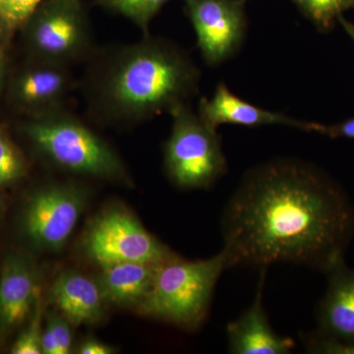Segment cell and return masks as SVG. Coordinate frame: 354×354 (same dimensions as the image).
<instances>
[{"instance_id": "2", "label": "cell", "mask_w": 354, "mask_h": 354, "mask_svg": "<svg viewBox=\"0 0 354 354\" xmlns=\"http://www.w3.org/2000/svg\"><path fill=\"white\" fill-rule=\"evenodd\" d=\"M200 76L178 46L148 35L100 55L88 70L85 95L97 120L136 124L189 102L198 94Z\"/></svg>"}, {"instance_id": "21", "label": "cell", "mask_w": 354, "mask_h": 354, "mask_svg": "<svg viewBox=\"0 0 354 354\" xmlns=\"http://www.w3.org/2000/svg\"><path fill=\"white\" fill-rule=\"evenodd\" d=\"M44 0H0V24L6 29L24 25Z\"/></svg>"}, {"instance_id": "12", "label": "cell", "mask_w": 354, "mask_h": 354, "mask_svg": "<svg viewBox=\"0 0 354 354\" xmlns=\"http://www.w3.org/2000/svg\"><path fill=\"white\" fill-rule=\"evenodd\" d=\"M329 283L317 309L319 337L354 344V269L344 259L327 272Z\"/></svg>"}, {"instance_id": "7", "label": "cell", "mask_w": 354, "mask_h": 354, "mask_svg": "<svg viewBox=\"0 0 354 354\" xmlns=\"http://www.w3.org/2000/svg\"><path fill=\"white\" fill-rule=\"evenodd\" d=\"M82 248L99 267L123 262L157 264L176 255L120 207H111L95 216L84 234Z\"/></svg>"}, {"instance_id": "19", "label": "cell", "mask_w": 354, "mask_h": 354, "mask_svg": "<svg viewBox=\"0 0 354 354\" xmlns=\"http://www.w3.org/2000/svg\"><path fill=\"white\" fill-rule=\"evenodd\" d=\"M26 162L19 150L0 129V187L10 185L26 174Z\"/></svg>"}, {"instance_id": "23", "label": "cell", "mask_w": 354, "mask_h": 354, "mask_svg": "<svg viewBox=\"0 0 354 354\" xmlns=\"http://www.w3.org/2000/svg\"><path fill=\"white\" fill-rule=\"evenodd\" d=\"M307 353L317 354H354V344H342L324 339L316 334L305 339Z\"/></svg>"}, {"instance_id": "6", "label": "cell", "mask_w": 354, "mask_h": 354, "mask_svg": "<svg viewBox=\"0 0 354 354\" xmlns=\"http://www.w3.org/2000/svg\"><path fill=\"white\" fill-rule=\"evenodd\" d=\"M24 25L35 60L68 66L92 50V32L80 0H44Z\"/></svg>"}, {"instance_id": "10", "label": "cell", "mask_w": 354, "mask_h": 354, "mask_svg": "<svg viewBox=\"0 0 354 354\" xmlns=\"http://www.w3.org/2000/svg\"><path fill=\"white\" fill-rule=\"evenodd\" d=\"M35 62L36 64L18 74L11 87L15 104L30 111L32 116L62 109L73 84L68 66Z\"/></svg>"}, {"instance_id": "13", "label": "cell", "mask_w": 354, "mask_h": 354, "mask_svg": "<svg viewBox=\"0 0 354 354\" xmlns=\"http://www.w3.org/2000/svg\"><path fill=\"white\" fill-rule=\"evenodd\" d=\"M266 268H262L253 304L237 320L227 326L228 351L234 354H286L295 348L290 337L277 334L263 306Z\"/></svg>"}, {"instance_id": "26", "label": "cell", "mask_w": 354, "mask_h": 354, "mask_svg": "<svg viewBox=\"0 0 354 354\" xmlns=\"http://www.w3.org/2000/svg\"><path fill=\"white\" fill-rule=\"evenodd\" d=\"M41 348L43 354H60L57 339L48 325L41 333Z\"/></svg>"}, {"instance_id": "29", "label": "cell", "mask_w": 354, "mask_h": 354, "mask_svg": "<svg viewBox=\"0 0 354 354\" xmlns=\"http://www.w3.org/2000/svg\"><path fill=\"white\" fill-rule=\"evenodd\" d=\"M1 204H2L1 197H0V211H1Z\"/></svg>"}, {"instance_id": "20", "label": "cell", "mask_w": 354, "mask_h": 354, "mask_svg": "<svg viewBox=\"0 0 354 354\" xmlns=\"http://www.w3.org/2000/svg\"><path fill=\"white\" fill-rule=\"evenodd\" d=\"M41 321H43V299L41 290L38 291L34 307H32L31 320L29 326L18 337L11 348L13 354H43L41 348Z\"/></svg>"}, {"instance_id": "1", "label": "cell", "mask_w": 354, "mask_h": 354, "mask_svg": "<svg viewBox=\"0 0 354 354\" xmlns=\"http://www.w3.org/2000/svg\"><path fill=\"white\" fill-rule=\"evenodd\" d=\"M228 267L295 263L327 274L344 259L354 208L316 165L283 158L246 172L221 218Z\"/></svg>"}, {"instance_id": "30", "label": "cell", "mask_w": 354, "mask_h": 354, "mask_svg": "<svg viewBox=\"0 0 354 354\" xmlns=\"http://www.w3.org/2000/svg\"><path fill=\"white\" fill-rule=\"evenodd\" d=\"M246 1H248V0H246Z\"/></svg>"}, {"instance_id": "28", "label": "cell", "mask_w": 354, "mask_h": 354, "mask_svg": "<svg viewBox=\"0 0 354 354\" xmlns=\"http://www.w3.org/2000/svg\"><path fill=\"white\" fill-rule=\"evenodd\" d=\"M3 73H4V57H3V55H2L1 51H0V85H1L2 79H3Z\"/></svg>"}, {"instance_id": "8", "label": "cell", "mask_w": 354, "mask_h": 354, "mask_svg": "<svg viewBox=\"0 0 354 354\" xmlns=\"http://www.w3.org/2000/svg\"><path fill=\"white\" fill-rule=\"evenodd\" d=\"M87 191L75 184H53L30 197L23 214V230L39 249L62 250L80 220Z\"/></svg>"}, {"instance_id": "22", "label": "cell", "mask_w": 354, "mask_h": 354, "mask_svg": "<svg viewBox=\"0 0 354 354\" xmlns=\"http://www.w3.org/2000/svg\"><path fill=\"white\" fill-rule=\"evenodd\" d=\"M46 325L53 330L55 339L59 348L60 354H69L72 351L73 344V335L71 328L73 326L68 322L65 317L59 312H53L48 317Z\"/></svg>"}, {"instance_id": "3", "label": "cell", "mask_w": 354, "mask_h": 354, "mask_svg": "<svg viewBox=\"0 0 354 354\" xmlns=\"http://www.w3.org/2000/svg\"><path fill=\"white\" fill-rule=\"evenodd\" d=\"M23 131L37 151L62 171L132 184L123 160L113 147L62 109L32 116Z\"/></svg>"}, {"instance_id": "5", "label": "cell", "mask_w": 354, "mask_h": 354, "mask_svg": "<svg viewBox=\"0 0 354 354\" xmlns=\"http://www.w3.org/2000/svg\"><path fill=\"white\" fill-rule=\"evenodd\" d=\"M171 133L165 142V171L174 185L183 189H204L227 171L220 135L195 113L189 104L171 111Z\"/></svg>"}, {"instance_id": "24", "label": "cell", "mask_w": 354, "mask_h": 354, "mask_svg": "<svg viewBox=\"0 0 354 354\" xmlns=\"http://www.w3.org/2000/svg\"><path fill=\"white\" fill-rule=\"evenodd\" d=\"M316 133L329 136L330 138L354 139V118L333 125L319 123Z\"/></svg>"}, {"instance_id": "27", "label": "cell", "mask_w": 354, "mask_h": 354, "mask_svg": "<svg viewBox=\"0 0 354 354\" xmlns=\"http://www.w3.org/2000/svg\"><path fill=\"white\" fill-rule=\"evenodd\" d=\"M337 23L341 24L342 27L344 28V31L346 32V34H348L354 41V24L349 22L348 20H346L344 15L339 18Z\"/></svg>"}, {"instance_id": "11", "label": "cell", "mask_w": 354, "mask_h": 354, "mask_svg": "<svg viewBox=\"0 0 354 354\" xmlns=\"http://www.w3.org/2000/svg\"><path fill=\"white\" fill-rule=\"evenodd\" d=\"M198 113L207 124L215 129L223 124L246 127L285 125L302 131L317 132L319 124L256 106L237 97L223 83L218 84L211 99L202 97Z\"/></svg>"}, {"instance_id": "4", "label": "cell", "mask_w": 354, "mask_h": 354, "mask_svg": "<svg viewBox=\"0 0 354 354\" xmlns=\"http://www.w3.org/2000/svg\"><path fill=\"white\" fill-rule=\"evenodd\" d=\"M227 268L223 249L206 260L172 256L158 263L150 292L136 311L183 329L196 330L207 318L216 283Z\"/></svg>"}, {"instance_id": "15", "label": "cell", "mask_w": 354, "mask_h": 354, "mask_svg": "<svg viewBox=\"0 0 354 354\" xmlns=\"http://www.w3.org/2000/svg\"><path fill=\"white\" fill-rule=\"evenodd\" d=\"M39 290L31 261L18 254L9 255L0 274V329L10 330L24 323Z\"/></svg>"}, {"instance_id": "16", "label": "cell", "mask_w": 354, "mask_h": 354, "mask_svg": "<svg viewBox=\"0 0 354 354\" xmlns=\"http://www.w3.org/2000/svg\"><path fill=\"white\" fill-rule=\"evenodd\" d=\"M158 265L123 262L100 267L95 281L106 304L138 308L150 292Z\"/></svg>"}, {"instance_id": "25", "label": "cell", "mask_w": 354, "mask_h": 354, "mask_svg": "<svg viewBox=\"0 0 354 354\" xmlns=\"http://www.w3.org/2000/svg\"><path fill=\"white\" fill-rule=\"evenodd\" d=\"M77 353L79 354H113L116 353V351L113 346L91 337V339H85L80 344Z\"/></svg>"}, {"instance_id": "9", "label": "cell", "mask_w": 354, "mask_h": 354, "mask_svg": "<svg viewBox=\"0 0 354 354\" xmlns=\"http://www.w3.org/2000/svg\"><path fill=\"white\" fill-rule=\"evenodd\" d=\"M183 1L206 64L216 66L234 57L245 39L246 0Z\"/></svg>"}, {"instance_id": "14", "label": "cell", "mask_w": 354, "mask_h": 354, "mask_svg": "<svg viewBox=\"0 0 354 354\" xmlns=\"http://www.w3.org/2000/svg\"><path fill=\"white\" fill-rule=\"evenodd\" d=\"M50 297L57 311L75 328L101 322L108 306L95 279L72 270L57 274Z\"/></svg>"}, {"instance_id": "17", "label": "cell", "mask_w": 354, "mask_h": 354, "mask_svg": "<svg viewBox=\"0 0 354 354\" xmlns=\"http://www.w3.org/2000/svg\"><path fill=\"white\" fill-rule=\"evenodd\" d=\"M318 31L334 29L344 12L354 10V0H290Z\"/></svg>"}, {"instance_id": "18", "label": "cell", "mask_w": 354, "mask_h": 354, "mask_svg": "<svg viewBox=\"0 0 354 354\" xmlns=\"http://www.w3.org/2000/svg\"><path fill=\"white\" fill-rule=\"evenodd\" d=\"M100 6L131 20L148 36L149 26L171 0H95Z\"/></svg>"}]
</instances>
